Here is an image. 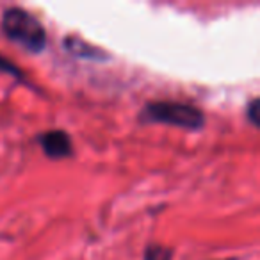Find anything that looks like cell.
I'll use <instances>...</instances> for the list:
<instances>
[{"label":"cell","instance_id":"cell-8","mask_svg":"<svg viewBox=\"0 0 260 260\" xmlns=\"http://www.w3.org/2000/svg\"><path fill=\"white\" fill-rule=\"evenodd\" d=\"M224 260H235V258H224Z\"/></svg>","mask_w":260,"mask_h":260},{"label":"cell","instance_id":"cell-2","mask_svg":"<svg viewBox=\"0 0 260 260\" xmlns=\"http://www.w3.org/2000/svg\"><path fill=\"white\" fill-rule=\"evenodd\" d=\"M143 123H162L187 130H200L205 126V114L196 105L184 102L157 100L148 102L139 112Z\"/></svg>","mask_w":260,"mask_h":260},{"label":"cell","instance_id":"cell-6","mask_svg":"<svg viewBox=\"0 0 260 260\" xmlns=\"http://www.w3.org/2000/svg\"><path fill=\"white\" fill-rule=\"evenodd\" d=\"M0 72H2V73H8V75L15 77V79L23 80V73H22V70H20L18 66L15 64V62L9 61V59L2 57V55H0Z\"/></svg>","mask_w":260,"mask_h":260},{"label":"cell","instance_id":"cell-4","mask_svg":"<svg viewBox=\"0 0 260 260\" xmlns=\"http://www.w3.org/2000/svg\"><path fill=\"white\" fill-rule=\"evenodd\" d=\"M64 48L70 52V54L75 55V57H79V59H91V61H104V59H107V54H105L102 48L86 43V41L80 40V38H77V36L66 38Z\"/></svg>","mask_w":260,"mask_h":260},{"label":"cell","instance_id":"cell-7","mask_svg":"<svg viewBox=\"0 0 260 260\" xmlns=\"http://www.w3.org/2000/svg\"><path fill=\"white\" fill-rule=\"evenodd\" d=\"M258 104H260L258 98H253L248 104V107H246V116L251 121V125L255 126H258Z\"/></svg>","mask_w":260,"mask_h":260},{"label":"cell","instance_id":"cell-1","mask_svg":"<svg viewBox=\"0 0 260 260\" xmlns=\"http://www.w3.org/2000/svg\"><path fill=\"white\" fill-rule=\"evenodd\" d=\"M2 34L30 54H41L47 48V30L43 23L22 8H9L0 18Z\"/></svg>","mask_w":260,"mask_h":260},{"label":"cell","instance_id":"cell-5","mask_svg":"<svg viewBox=\"0 0 260 260\" xmlns=\"http://www.w3.org/2000/svg\"><path fill=\"white\" fill-rule=\"evenodd\" d=\"M145 260H173V249L162 244H150L145 249Z\"/></svg>","mask_w":260,"mask_h":260},{"label":"cell","instance_id":"cell-3","mask_svg":"<svg viewBox=\"0 0 260 260\" xmlns=\"http://www.w3.org/2000/svg\"><path fill=\"white\" fill-rule=\"evenodd\" d=\"M43 153L52 160L68 159L73 155V143L64 130H47L38 138Z\"/></svg>","mask_w":260,"mask_h":260}]
</instances>
